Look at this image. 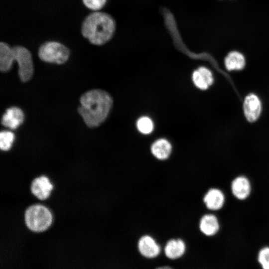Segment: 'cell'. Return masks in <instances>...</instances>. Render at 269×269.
I'll use <instances>...</instances> for the list:
<instances>
[{
  "mask_svg": "<svg viewBox=\"0 0 269 269\" xmlns=\"http://www.w3.org/2000/svg\"><path fill=\"white\" fill-rule=\"evenodd\" d=\"M78 112L89 128H96L106 119L113 105V100L107 92L93 89L84 93L80 99Z\"/></svg>",
  "mask_w": 269,
  "mask_h": 269,
  "instance_id": "obj_1",
  "label": "cell"
},
{
  "mask_svg": "<svg viewBox=\"0 0 269 269\" xmlns=\"http://www.w3.org/2000/svg\"><path fill=\"white\" fill-rule=\"evenodd\" d=\"M115 29V21L110 15L95 12L85 18L82 25L81 32L90 43L101 45L112 38Z\"/></svg>",
  "mask_w": 269,
  "mask_h": 269,
  "instance_id": "obj_2",
  "label": "cell"
},
{
  "mask_svg": "<svg viewBox=\"0 0 269 269\" xmlns=\"http://www.w3.org/2000/svg\"><path fill=\"white\" fill-rule=\"evenodd\" d=\"M52 216L48 208L41 205L29 207L25 213V222L31 231L43 232L51 225Z\"/></svg>",
  "mask_w": 269,
  "mask_h": 269,
  "instance_id": "obj_3",
  "label": "cell"
},
{
  "mask_svg": "<svg viewBox=\"0 0 269 269\" xmlns=\"http://www.w3.org/2000/svg\"><path fill=\"white\" fill-rule=\"evenodd\" d=\"M38 54L39 58L44 62L62 64L68 60L70 51L60 43L48 41L40 46Z\"/></svg>",
  "mask_w": 269,
  "mask_h": 269,
  "instance_id": "obj_4",
  "label": "cell"
},
{
  "mask_svg": "<svg viewBox=\"0 0 269 269\" xmlns=\"http://www.w3.org/2000/svg\"><path fill=\"white\" fill-rule=\"evenodd\" d=\"M14 60L18 66V76L23 82L30 80L34 73V67L31 54L30 51L22 46L12 47Z\"/></svg>",
  "mask_w": 269,
  "mask_h": 269,
  "instance_id": "obj_5",
  "label": "cell"
},
{
  "mask_svg": "<svg viewBox=\"0 0 269 269\" xmlns=\"http://www.w3.org/2000/svg\"><path fill=\"white\" fill-rule=\"evenodd\" d=\"M231 189L233 195L237 199L244 200L250 195L252 186L250 180L245 176L239 175L232 181Z\"/></svg>",
  "mask_w": 269,
  "mask_h": 269,
  "instance_id": "obj_6",
  "label": "cell"
},
{
  "mask_svg": "<svg viewBox=\"0 0 269 269\" xmlns=\"http://www.w3.org/2000/svg\"><path fill=\"white\" fill-rule=\"evenodd\" d=\"M137 247L142 256L149 259L156 257L161 251L160 246L149 235H144L139 239Z\"/></svg>",
  "mask_w": 269,
  "mask_h": 269,
  "instance_id": "obj_7",
  "label": "cell"
},
{
  "mask_svg": "<svg viewBox=\"0 0 269 269\" xmlns=\"http://www.w3.org/2000/svg\"><path fill=\"white\" fill-rule=\"evenodd\" d=\"M243 108L247 120L250 122H254L259 118L261 112V101L256 95L251 94L246 97Z\"/></svg>",
  "mask_w": 269,
  "mask_h": 269,
  "instance_id": "obj_8",
  "label": "cell"
},
{
  "mask_svg": "<svg viewBox=\"0 0 269 269\" xmlns=\"http://www.w3.org/2000/svg\"><path fill=\"white\" fill-rule=\"evenodd\" d=\"M206 207L212 211L220 210L224 205L225 196L224 192L218 188L209 189L203 197Z\"/></svg>",
  "mask_w": 269,
  "mask_h": 269,
  "instance_id": "obj_9",
  "label": "cell"
},
{
  "mask_svg": "<svg viewBox=\"0 0 269 269\" xmlns=\"http://www.w3.org/2000/svg\"><path fill=\"white\" fill-rule=\"evenodd\" d=\"M24 119L23 111L18 107H11L6 109L3 115L1 123L6 128L16 129L22 123Z\"/></svg>",
  "mask_w": 269,
  "mask_h": 269,
  "instance_id": "obj_10",
  "label": "cell"
},
{
  "mask_svg": "<svg viewBox=\"0 0 269 269\" xmlns=\"http://www.w3.org/2000/svg\"><path fill=\"white\" fill-rule=\"evenodd\" d=\"M53 189L49 179L44 176L36 178L32 182L31 190L34 195L41 200L46 199Z\"/></svg>",
  "mask_w": 269,
  "mask_h": 269,
  "instance_id": "obj_11",
  "label": "cell"
},
{
  "mask_svg": "<svg viewBox=\"0 0 269 269\" xmlns=\"http://www.w3.org/2000/svg\"><path fill=\"white\" fill-rule=\"evenodd\" d=\"M220 223L218 218L214 214L204 215L199 221L200 231L207 236L215 235L220 230Z\"/></svg>",
  "mask_w": 269,
  "mask_h": 269,
  "instance_id": "obj_12",
  "label": "cell"
},
{
  "mask_svg": "<svg viewBox=\"0 0 269 269\" xmlns=\"http://www.w3.org/2000/svg\"><path fill=\"white\" fill-rule=\"evenodd\" d=\"M165 256L170 259H177L182 256L186 250L184 242L180 239L169 240L164 247Z\"/></svg>",
  "mask_w": 269,
  "mask_h": 269,
  "instance_id": "obj_13",
  "label": "cell"
},
{
  "mask_svg": "<svg viewBox=\"0 0 269 269\" xmlns=\"http://www.w3.org/2000/svg\"><path fill=\"white\" fill-rule=\"evenodd\" d=\"M192 79L195 86L201 90L207 89L213 82L211 72L204 67L199 68L193 72Z\"/></svg>",
  "mask_w": 269,
  "mask_h": 269,
  "instance_id": "obj_14",
  "label": "cell"
},
{
  "mask_svg": "<svg viewBox=\"0 0 269 269\" xmlns=\"http://www.w3.org/2000/svg\"><path fill=\"white\" fill-rule=\"evenodd\" d=\"M172 151L170 143L166 139L160 138L155 141L151 146V152L157 159L165 160L170 156Z\"/></svg>",
  "mask_w": 269,
  "mask_h": 269,
  "instance_id": "obj_15",
  "label": "cell"
},
{
  "mask_svg": "<svg viewBox=\"0 0 269 269\" xmlns=\"http://www.w3.org/2000/svg\"><path fill=\"white\" fill-rule=\"evenodd\" d=\"M14 61L12 48L7 43H0V70L2 72L8 71Z\"/></svg>",
  "mask_w": 269,
  "mask_h": 269,
  "instance_id": "obj_16",
  "label": "cell"
},
{
  "mask_svg": "<svg viewBox=\"0 0 269 269\" xmlns=\"http://www.w3.org/2000/svg\"><path fill=\"white\" fill-rule=\"evenodd\" d=\"M225 64L227 70H239L244 68L245 65V59L240 52L234 51L228 54L225 59Z\"/></svg>",
  "mask_w": 269,
  "mask_h": 269,
  "instance_id": "obj_17",
  "label": "cell"
},
{
  "mask_svg": "<svg viewBox=\"0 0 269 269\" xmlns=\"http://www.w3.org/2000/svg\"><path fill=\"white\" fill-rule=\"evenodd\" d=\"M14 139V134L9 131H1L0 134V147L4 151L9 150Z\"/></svg>",
  "mask_w": 269,
  "mask_h": 269,
  "instance_id": "obj_18",
  "label": "cell"
},
{
  "mask_svg": "<svg viewBox=\"0 0 269 269\" xmlns=\"http://www.w3.org/2000/svg\"><path fill=\"white\" fill-rule=\"evenodd\" d=\"M137 128L141 133L147 134L153 131V124L151 120L148 117H143L137 121Z\"/></svg>",
  "mask_w": 269,
  "mask_h": 269,
  "instance_id": "obj_19",
  "label": "cell"
},
{
  "mask_svg": "<svg viewBox=\"0 0 269 269\" xmlns=\"http://www.w3.org/2000/svg\"><path fill=\"white\" fill-rule=\"evenodd\" d=\"M258 261L263 269H269V247H264L259 251Z\"/></svg>",
  "mask_w": 269,
  "mask_h": 269,
  "instance_id": "obj_20",
  "label": "cell"
},
{
  "mask_svg": "<svg viewBox=\"0 0 269 269\" xmlns=\"http://www.w3.org/2000/svg\"><path fill=\"white\" fill-rule=\"evenodd\" d=\"M84 5L89 9L97 10L102 8L107 0H82Z\"/></svg>",
  "mask_w": 269,
  "mask_h": 269,
  "instance_id": "obj_21",
  "label": "cell"
},
{
  "mask_svg": "<svg viewBox=\"0 0 269 269\" xmlns=\"http://www.w3.org/2000/svg\"><path fill=\"white\" fill-rule=\"evenodd\" d=\"M156 269H172L170 267L168 266H163L157 268Z\"/></svg>",
  "mask_w": 269,
  "mask_h": 269,
  "instance_id": "obj_22",
  "label": "cell"
}]
</instances>
